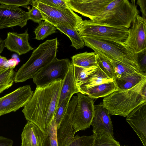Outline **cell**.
Masks as SVG:
<instances>
[{
	"mask_svg": "<svg viewBox=\"0 0 146 146\" xmlns=\"http://www.w3.org/2000/svg\"><path fill=\"white\" fill-rule=\"evenodd\" d=\"M47 136L36 124L28 121L21 133V146H42Z\"/></svg>",
	"mask_w": 146,
	"mask_h": 146,
	"instance_id": "obj_17",
	"label": "cell"
},
{
	"mask_svg": "<svg viewBox=\"0 0 146 146\" xmlns=\"http://www.w3.org/2000/svg\"><path fill=\"white\" fill-rule=\"evenodd\" d=\"M124 43L133 51L137 53L146 49V20L139 14L134 19Z\"/></svg>",
	"mask_w": 146,
	"mask_h": 146,
	"instance_id": "obj_11",
	"label": "cell"
},
{
	"mask_svg": "<svg viewBox=\"0 0 146 146\" xmlns=\"http://www.w3.org/2000/svg\"><path fill=\"white\" fill-rule=\"evenodd\" d=\"M56 128V124L53 119L47 132L51 146H58Z\"/></svg>",
	"mask_w": 146,
	"mask_h": 146,
	"instance_id": "obj_34",
	"label": "cell"
},
{
	"mask_svg": "<svg viewBox=\"0 0 146 146\" xmlns=\"http://www.w3.org/2000/svg\"><path fill=\"white\" fill-rule=\"evenodd\" d=\"M13 143L11 139L0 136V146H12Z\"/></svg>",
	"mask_w": 146,
	"mask_h": 146,
	"instance_id": "obj_39",
	"label": "cell"
},
{
	"mask_svg": "<svg viewBox=\"0 0 146 146\" xmlns=\"http://www.w3.org/2000/svg\"><path fill=\"white\" fill-rule=\"evenodd\" d=\"M94 138L93 133L89 136H80L77 135L74 137L67 146H92Z\"/></svg>",
	"mask_w": 146,
	"mask_h": 146,
	"instance_id": "obj_30",
	"label": "cell"
},
{
	"mask_svg": "<svg viewBox=\"0 0 146 146\" xmlns=\"http://www.w3.org/2000/svg\"><path fill=\"white\" fill-rule=\"evenodd\" d=\"M93 133L95 138L92 146H121L119 142L114 139L113 136L104 131Z\"/></svg>",
	"mask_w": 146,
	"mask_h": 146,
	"instance_id": "obj_26",
	"label": "cell"
},
{
	"mask_svg": "<svg viewBox=\"0 0 146 146\" xmlns=\"http://www.w3.org/2000/svg\"><path fill=\"white\" fill-rule=\"evenodd\" d=\"M29 20L28 12L18 7L1 5H0V29L26 25Z\"/></svg>",
	"mask_w": 146,
	"mask_h": 146,
	"instance_id": "obj_13",
	"label": "cell"
},
{
	"mask_svg": "<svg viewBox=\"0 0 146 146\" xmlns=\"http://www.w3.org/2000/svg\"><path fill=\"white\" fill-rule=\"evenodd\" d=\"M110 59L113 67L115 80L119 79L127 75L135 72L140 73L137 69L131 66L116 60Z\"/></svg>",
	"mask_w": 146,
	"mask_h": 146,
	"instance_id": "obj_27",
	"label": "cell"
},
{
	"mask_svg": "<svg viewBox=\"0 0 146 146\" xmlns=\"http://www.w3.org/2000/svg\"><path fill=\"white\" fill-rule=\"evenodd\" d=\"M126 121L146 146V102L140 104L126 117Z\"/></svg>",
	"mask_w": 146,
	"mask_h": 146,
	"instance_id": "obj_14",
	"label": "cell"
},
{
	"mask_svg": "<svg viewBox=\"0 0 146 146\" xmlns=\"http://www.w3.org/2000/svg\"><path fill=\"white\" fill-rule=\"evenodd\" d=\"M146 78V76L135 72L114 81L118 90H124L133 87Z\"/></svg>",
	"mask_w": 146,
	"mask_h": 146,
	"instance_id": "obj_21",
	"label": "cell"
},
{
	"mask_svg": "<svg viewBox=\"0 0 146 146\" xmlns=\"http://www.w3.org/2000/svg\"><path fill=\"white\" fill-rule=\"evenodd\" d=\"M34 92L30 85L20 87L0 98V116L15 112L29 102Z\"/></svg>",
	"mask_w": 146,
	"mask_h": 146,
	"instance_id": "obj_10",
	"label": "cell"
},
{
	"mask_svg": "<svg viewBox=\"0 0 146 146\" xmlns=\"http://www.w3.org/2000/svg\"><path fill=\"white\" fill-rule=\"evenodd\" d=\"M42 146H51L48 137L47 136L44 141Z\"/></svg>",
	"mask_w": 146,
	"mask_h": 146,
	"instance_id": "obj_41",
	"label": "cell"
},
{
	"mask_svg": "<svg viewBox=\"0 0 146 146\" xmlns=\"http://www.w3.org/2000/svg\"><path fill=\"white\" fill-rule=\"evenodd\" d=\"M63 80L36 87L22 110L25 118L47 134L57 108Z\"/></svg>",
	"mask_w": 146,
	"mask_h": 146,
	"instance_id": "obj_2",
	"label": "cell"
},
{
	"mask_svg": "<svg viewBox=\"0 0 146 146\" xmlns=\"http://www.w3.org/2000/svg\"><path fill=\"white\" fill-rule=\"evenodd\" d=\"M127 146L124 145V146Z\"/></svg>",
	"mask_w": 146,
	"mask_h": 146,
	"instance_id": "obj_42",
	"label": "cell"
},
{
	"mask_svg": "<svg viewBox=\"0 0 146 146\" xmlns=\"http://www.w3.org/2000/svg\"><path fill=\"white\" fill-rule=\"evenodd\" d=\"M29 36L28 29L22 33L9 32L7 33V38L4 40L5 47L19 56L34 50L29 42Z\"/></svg>",
	"mask_w": 146,
	"mask_h": 146,
	"instance_id": "obj_15",
	"label": "cell"
},
{
	"mask_svg": "<svg viewBox=\"0 0 146 146\" xmlns=\"http://www.w3.org/2000/svg\"><path fill=\"white\" fill-rule=\"evenodd\" d=\"M5 48L4 40H2L0 38V54L2 52Z\"/></svg>",
	"mask_w": 146,
	"mask_h": 146,
	"instance_id": "obj_40",
	"label": "cell"
},
{
	"mask_svg": "<svg viewBox=\"0 0 146 146\" xmlns=\"http://www.w3.org/2000/svg\"><path fill=\"white\" fill-rule=\"evenodd\" d=\"M58 45L57 38L40 44L33 50L27 62L16 72L15 82H21L33 78L56 57Z\"/></svg>",
	"mask_w": 146,
	"mask_h": 146,
	"instance_id": "obj_4",
	"label": "cell"
},
{
	"mask_svg": "<svg viewBox=\"0 0 146 146\" xmlns=\"http://www.w3.org/2000/svg\"><path fill=\"white\" fill-rule=\"evenodd\" d=\"M71 62L68 58L58 59L56 57L33 78L36 87L46 86L57 80H63Z\"/></svg>",
	"mask_w": 146,
	"mask_h": 146,
	"instance_id": "obj_8",
	"label": "cell"
},
{
	"mask_svg": "<svg viewBox=\"0 0 146 146\" xmlns=\"http://www.w3.org/2000/svg\"><path fill=\"white\" fill-rule=\"evenodd\" d=\"M30 4L40 11L44 20L53 25L58 24L76 29L77 31L82 21V17L71 9L52 7L45 4L38 0H31Z\"/></svg>",
	"mask_w": 146,
	"mask_h": 146,
	"instance_id": "obj_6",
	"label": "cell"
},
{
	"mask_svg": "<svg viewBox=\"0 0 146 146\" xmlns=\"http://www.w3.org/2000/svg\"><path fill=\"white\" fill-rule=\"evenodd\" d=\"M17 60L13 58L8 60L0 55V73L10 69H13L18 64Z\"/></svg>",
	"mask_w": 146,
	"mask_h": 146,
	"instance_id": "obj_32",
	"label": "cell"
},
{
	"mask_svg": "<svg viewBox=\"0 0 146 146\" xmlns=\"http://www.w3.org/2000/svg\"><path fill=\"white\" fill-rule=\"evenodd\" d=\"M94 113L91 122L93 133L103 130L113 136V127L110 114L101 103L94 106Z\"/></svg>",
	"mask_w": 146,
	"mask_h": 146,
	"instance_id": "obj_16",
	"label": "cell"
},
{
	"mask_svg": "<svg viewBox=\"0 0 146 146\" xmlns=\"http://www.w3.org/2000/svg\"><path fill=\"white\" fill-rule=\"evenodd\" d=\"M98 69L97 66L85 68L74 65L75 80L76 85L78 89L79 87L84 83L91 75L96 72Z\"/></svg>",
	"mask_w": 146,
	"mask_h": 146,
	"instance_id": "obj_25",
	"label": "cell"
},
{
	"mask_svg": "<svg viewBox=\"0 0 146 146\" xmlns=\"http://www.w3.org/2000/svg\"><path fill=\"white\" fill-rule=\"evenodd\" d=\"M57 30L68 36L71 42V46L76 49L83 48L84 43L78 31L75 29L69 28L58 24L53 25Z\"/></svg>",
	"mask_w": 146,
	"mask_h": 146,
	"instance_id": "obj_23",
	"label": "cell"
},
{
	"mask_svg": "<svg viewBox=\"0 0 146 146\" xmlns=\"http://www.w3.org/2000/svg\"><path fill=\"white\" fill-rule=\"evenodd\" d=\"M31 0H0V3L15 7L22 6L28 8V5L30 4Z\"/></svg>",
	"mask_w": 146,
	"mask_h": 146,
	"instance_id": "obj_36",
	"label": "cell"
},
{
	"mask_svg": "<svg viewBox=\"0 0 146 146\" xmlns=\"http://www.w3.org/2000/svg\"><path fill=\"white\" fill-rule=\"evenodd\" d=\"M15 74L12 69L0 73V94L12 86L15 82Z\"/></svg>",
	"mask_w": 146,
	"mask_h": 146,
	"instance_id": "obj_29",
	"label": "cell"
},
{
	"mask_svg": "<svg viewBox=\"0 0 146 146\" xmlns=\"http://www.w3.org/2000/svg\"><path fill=\"white\" fill-rule=\"evenodd\" d=\"M77 95L78 102L72 120L75 133L90 127L94 113L93 99L80 93Z\"/></svg>",
	"mask_w": 146,
	"mask_h": 146,
	"instance_id": "obj_9",
	"label": "cell"
},
{
	"mask_svg": "<svg viewBox=\"0 0 146 146\" xmlns=\"http://www.w3.org/2000/svg\"><path fill=\"white\" fill-rule=\"evenodd\" d=\"M118 90L115 81L96 86L89 89L86 93L92 99L106 97Z\"/></svg>",
	"mask_w": 146,
	"mask_h": 146,
	"instance_id": "obj_19",
	"label": "cell"
},
{
	"mask_svg": "<svg viewBox=\"0 0 146 146\" xmlns=\"http://www.w3.org/2000/svg\"><path fill=\"white\" fill-rule=\"evenodd\" d=\"M96 60L97 66L108 77L114 80L113 66L110 59L102 52L97 51Z\"/></svg>",
	"mask_w": 146,
	"mask_h": 146,
	"instance_id": "obj_24",
	"label": "cell"
},
{
	"mask_svg": "<svg viewBox=\"0 0 146 146\" xmlns=\"http://www.w3.org/2000/svg\"><path fill=\"white\" fill-rule=\"evenodd\" d=\"M71 98H68L63 100L57 108L53 119L57 126L60 124L68 109Z\"/></svg>",
	"mask_w": 146,
	"mask_h": 146,
	"instance_id": "obj_31",
	"label": "cell"
},
{
	"mask_svg": "<svg viewBox=\"0 0 146 146\" xmlns=\"http://www.w3.org/2000/svg\"><path fill=\"white\" fill-rule=\"evenodd\" d=\"M78 100L77 96L72 97L65 115L60 124L57 126L58 146H67L74 137L75 132L72 120Z\"/></svg>",
	"mask_w": 146,
	"mask_h": 146,
	"instance_id": "obj_12",
	"label": "cell"
},
{
	"mask_svg": "<svg viewBox=\"0 0 146 146\" xmlns=\"http://www.w3.org/2000/svg\"><path fill=\"white\" fill-rule=\"evenodd\" d=\"M78 31L81 36L123 41L127 37L129 29L124 27L101 25L85 20H82Z\"/></svg>",
	"mask_w": 146,
	"mask_h": 146,
	"instance_id": "obj_7",
	"label": "cell"
},
{
	"mask_svg": "<svg viewBox=\"0 0 146 146\" xmlns=\"http://www.w3.org/2000/svg\"><path fill=\"white\" fill-rule=\"evenodd\" d=\"M136 3L140 7L142 14V17L146 20V0H138Z\"/></svg>",
	"mask_w": 146,
	"mask_h": 146,
	"instance_id": "obj_38",
	"label": "cell"
},
{
	"mask_svg": "<svg viewBox=\"0 0 146 146\" xmlns=\"http://www.w3.org/2000/svg\"><path fill=\"white\" fill-rule=\"evenodd\" d=\"M114 81L108 77L100 68L91 75L86 81L78 88L80 93L85 95L89 89L102 84Z\"/></svg>",
	"mask_w": 146,
	"mask_h": 146,
	"instance_id": "obj_20",
	"label": "cell"
},
{
	"mask_svg": "<svg viewBox=\"0 0 146 146\" xmlns=\"http://www.w3.org/2000/svg\"><path fill=\"white\" fill-rule=\"evenodd\" d=\"M136 53L139 72L141 74L146 76V49Z\"/></svg>",
	"mask_w": 146,
	"mask_h": 146,
	"instance_id": "obj_33",
	"label": "cell"
},
{
	"mask_svg": "<svg viewBox=\"0 0 146 146\" xmlns=\"http://www.w3.org/2000/svg\"><path fill=\"white\" fill-rule=\"evenodd\" d=\"M81 37L85 46L92 49L94 52H101L109 58L131 66L139 72L137 53L131 50L123 41L86 36Z\"/></svg>",
	"mask_w": 146,
	"mask_h": 146,
	"instance_id": "obj_5",
	"label": "cell"
},
{
	"mask_svg": "<svg viewBox=\"0 0 146 146\" xmlns=\"http://www.w3.org/2000/svg\"><path fill=\"white\" fill-rule=\"evenodd\" d=\"M135 0H66L73 11L106 26L128 29L139 11Z\"/></svg>",
	"mask_w": 146,
	"mask_h": 146,
	"instance_id": "obj_1",
	"label": "cell"
},
{
	"mask_svg": "<svg viewBox=\"0 0 146 146\" xmlns=\"http://www.w3.org/2000/svg\"><path fill=\"white\" fill-rule=\"evenodd\" d=\"M46 5L49 6L61 8L70 9L67 5L66 0H38Z\"/></svg>",
	"mask_w": 146,
	"mask_h": 146,
	"instance_id": "obj_37",
	"label": "cell"
},
{
	"mask_svg": "<svg viewBox=\"0 0 146 146\" xmlns=\"http://www.w3.org/2000/svg\"><path fill=\"white\" fill-rule=\"evenodd\" d=\"M78 93L80 92L75 83L74 65L71 62L67 72L62 81L57 108L63 100L68 98H71L74 94Z\"/></svg>",
	"mask_w": 146,
	"mask_h": 146,
	"instance_id": "obj_18",
	"label": "cell"
},
{
	"mask_svg": "<svg viewBox=\"0 0 146 146\" xmlns=\"http://www.w3.org/2000/svg\"><path fill=\"white\" fill-rule=\"evenodd\" d=\"M146 102V78L133 87L118 90L105 97L103 104L112 115L126 117L140 104Z\"/></svg>",
	"mask_w": 146,
	"mask_h": 146,
	"instance_id": "obj_3",
	"label": "cell"
},
{
	"mask_svg": "<svg viewBox=\"0 0 146 146\" xmlns=\"http://www.w3.org/2000/svg\"><path fill=\"white\" fill-rule=\"evenodd\" d=\"M56 30L54 25L44 21L38 24L34 31L35 35L34 38L38 40H43L49 35L56 33Z\"/></svg>",
	"mask_w": 146,
	"mask_h": 146,
	"instance_id": "obj_28",
	"label": "cell"
},
{
	"mask_svg": "<svg viewBox=\"0 0 146 146\" xmlns=\"http://www.w3.org/2000/svg\"><path fill=\"white\" fill-rule=\"evenodd\" d=\"M96 54L94 52H86L76 54L71 57L74 66L85 68L97 66Z\"/></svg>",
	"mask_w": 146,
	"mask_h": 146,
	"instance_id": "obj_22",
	"label": "cell"
},
{
	"mask_svg": "<svg viewBox=\"0 0 146 146\" xmlns=\"http://www.w3.org/2000/svg\"><path fill=\"white\" fill-rule=\"evenodd\" d=\"M27 9L29 11V19L38 24L42 22V20H44L41 12L37 8L32 6L31 9H30L29 7H28Z\"/></svg>",
	"mask_w": 146,
	"mask_h": 146,
	"instance_id": "obj_35",
	"label": "cell"
}]
</instances>
